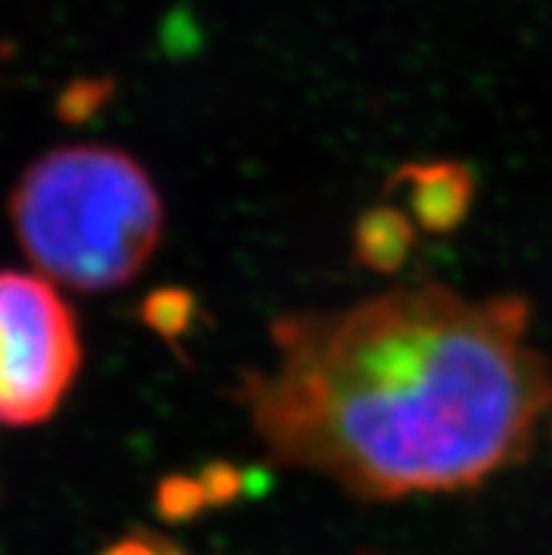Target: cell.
<instances>
[{
    "instance_id": "1",
    "label": "cell",
    "mask_w": 552,
    "mask_h": 555,
    "mask_svg": "<svg viewBox=\"0 0 552 555\" xmlns=\"http://www.w3.org/2000/svg\"><path fill=\"white\" fill-rule=\"evenodd\" d=\"M525 296L418 282L268 331L273 364L234 398L268 457L358 500L483 488L525 463L552 412V364Z\"/></svg>"
},
{
    "instance_id": "4",
    "label": "cell",
    "mask_w": 552,
    "mask_h": 555,
    "mask_svg": "<svg viewBox=\"0 0 552 555\" xmlns=\"http://www.w3.org/2000/svg\"><path fill=\"white\" fill-rule=\"evenodd\" d=\"M386 192L400 195L406 215L418 229L428 234H451L474 209L476 181L468 164L462 162H412L395 169Z\"/></svg>"
},
{
    "instance_id": "2",
    "label": "cell",
    "mask_w": 552,
    "mask_h": 555,
    "mask_svg": "<svg viewBox=\"0 0 552 555\" xmlns=\"http://www.w3.org/2000/svg\"><path fill=\"white\" fill-rule=\"evenodd\" d=\"M9 215L37 271L79 294L133 282L164 237V201L150 172L105 144L37 158L17 181Z\"/></svg>"
},
{
    "instance_id": "3",
    "label": "cell",
    "mask_w": 552,
    "mask_h": 555,
    "mask_svg": "<svg viewBox=\"0 0 552 555\" xmlns=\"http://www.w3.org/2000/svg\"><path fill=\"white\" fill-rule=\"evenodd\" d=\"M79 366L77 317L54 282L0 271V423L49 421L74 387Z\"/></svg>"
},
{
    "instance_id": "7",
    "label": "cell",
    "mask_w": 552,
    "mask_h": 555,
    "mask_svg": "<svg viewBox=\"0 0 552 555\" xmlns=\"http://www.w3.org/2000/svg\"><path fill=\"white\" fill-rule=\"evenodd\" d=\"M155 502L164 519L169 521H187L201 514L203 507H209L201 479L187 477V474H169L167 479H162Z\"/></svg>"
},
{
    "instance_id": "10",
    "label": "cell",
    "mask_w": 552,
    "mask_h": 555,
    "mask_svg": "<svg viewBox=\"0 0 552 555\" xmlns=\"http://www.w3.org/2000/svg\"><path fill=\"white\" fill-rule=\"evenodd\" d=\"M102 555H181L172 544L162 542V539H153V535H130V539H121V542L113 544L111 550H105Z\"/></svg>"
},
{
    "instance_id": "8",
    "label": "cell",
    "mask_w": 552,
    "mask_h": 555,
    "mask_svg": "<svg viewBox=\"0 0 552 555\" xmlns=\"http://www.w3.org/2000/svg\"><path fill=\"white\" fill-rule=\"evenodd\" d=\"M113 96L111 79H88V82L70 85L68 91L60 99V113L68 121H85L91 119L93 113H99L107 105V99Z\"/></svg>"
},
{
    "instance_id": "9",
    "label": "cell",
    "mask_w": 552,
    "mask_h": 555,
    "mask_svg": "<svg viewBox=\"0 0 552 555\" xmlns=\"http://www.w3.org/2000/svg\"><path fill=\"white\" fill-rule=\"evenodd\" d=\"M197 479H201L203 491H206V502H209V507L229 505L231 500H238L245 486L243 472H240L238 465L223 463V460L203 465Z\"/></svg>"
},
{
    "instance_id": "5",
    "label": "cell",
    "mask_w": 552,
    "mask_h": 555,
    "mask_svg": "<svg viewBox=\"0 0 552 555\" xmlns=\"http://www.w3.org/2000/svg\"><path fill=\"white\" fill-rule=\"evenodd\" d=\"M418 246V225L403 206L377 204L358 215L352 225V257L381 276L398 274Z\"/></svg>"
},
{
    "instance_id": "6",
    "label": "cell",
    "mask_w": 552,
    "mask_h": 555,
    "mask_svg": "<svg viewBox=\"0 0 552 555\" xmlns=\"http://www.w3.org/2000/svg\"><path fill=\"white\" fill-rule=\"evenodd\" d=\"M197 319V296L189 288L167 285L144 296L141 302V322L147 324L155 336L167 341L172 350L181 352V341L189 336Z\"/></svg>"
}]
</instances>
